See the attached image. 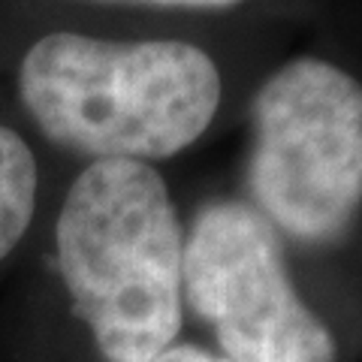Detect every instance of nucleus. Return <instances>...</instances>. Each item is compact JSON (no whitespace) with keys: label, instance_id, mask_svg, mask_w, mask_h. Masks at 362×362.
Returning <instances> with one entry per match:
<instances>
[{"label":"nucleus","instance_id":"1","mask_svg":"<svg viewBox=\"0 0 362 362\" xmlns=\"http://www.w3.org/2000/svg\"><path fill=\"white\" fill-rule=\"evenodd\" d=\"M18 94L45 139L94 160H166L214 121L218 64L181 40L45 33L28 49Z\"/></svg>","mask_w":362,"mask_h":362},{"label":"nucleus","instance_id":"2","mask_svg":"<svg viewBox=\"0 0 362 362\" xmlns=\"http://www.w3.org/2000/svg\"><path fill=\"white\" fill-rule=\"evenodd\" d=\"M54 251L73 311L106 362H148L175 344L185 233L151 163H88L66 190Z\"/></svg>","mask_w":362,"mask_h":362},{"label":"nucleus","instance_id":"3","mask_svg":"<svg viewBox=\"0 0 362 362\" xmlns=\"http://www.w3.org/2000/svg\"><path fill=\"white\" fill-rule=\"evenodd\" d=\"M247 190L302 245L341 242L362 211V82L323 58H293L259 85Z\"/></svg>","mask_w":362,"mask_h":362},{"label":"nucleus","instance_id":"4","mask_svg":"<svg viewBox=\"0 0 362 362\" xmlns=\"http://www.w3.org/2000/svg\"><path fill=\"white\" fill-rule=\"evenodd\" d=\"M181 296L230 362H335L338 347L299 296L284 242L242 199L206 202L181 257Z\"/></svg>","mask_w":362,"mask_h":362},{"label":"nucleus","instance_id":"5","mask_svg":"<svg viewBox=\"0 0 362 362\" xmlns=\"http://www.w3.org/2000/svg\"><path fill=\"white\" fill-rule=\"evenodd\" d=\"M37 209V160L16 130L0 124V259L25 239Z\"/></svg>","mask_w":362,"mask_h":362},{"label":"nucleus","instance_id":"6","mask_svg":"<svg viewBox=\"0 0 362 362\" xmlns=\"http://www.w3.org/2000/svg\"><path fill=\"white\" fill-rule=\"evenodd\" d=\"M148 362H230V359L214 354V350L199 347V344H169Z\"/></svg>","mask_w":362,"mask_h":362},{"label":"nucleus","instance_id":"7","mask_svg":"<svg viewBox=\"0 0 362 362\" xmlns=\"http://www.w3.org/2000/svg\"><path fill=\"white\" fill-rule=\"evenodd\" d=\"M139 4H157V6H187V9H223L235 6L242 0H139Z\"/></svg>","mask_w":362,"mask_h":362}]
</instances>
